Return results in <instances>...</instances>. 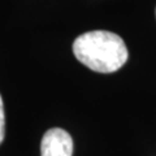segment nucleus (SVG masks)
I'll return each instance as SVG.
<instances>
[{
    "instance_id": "f257e3e1",
    "label": "nucleus",
    "mask_w": 156,
    "mask_h": 156,
    "mask_svg": "<svg viewBox=\"0 0 156 156\" xmlns=\"http://www.w3.org/2000/svg\"><path fill=\"white\" fill-rule=\"evenodd\" d=\"M77 60L99 73H113L128 60V48L122 38L115 33L95 30L78 37L73 43Z\"/></svg>"
},
{
    "instance_id": "f03ea898",
    "label": "nucleus",
    "mask_w": 156,
    "mask_h": 156,
    "mask_svg": "<svg viewBox=\"0 0 156 156\" xmlns=\"http://www.w3.org/2000/svg\"><path fill=\"white\" fill-rule=\"evenodd\" d=\"M73 140L64 129L47 130L42 138L41 156H72Z\"/></svg>"
},
{
    "instance_id": "7ed1b4c3",
    "label": "nucleus",
    "mask_w": 156,
    "mask_h": 156,
    "mask_svg": "<svg viewBox=\"0 0 156 156\" xmlns=\"http://www.w3.org/2000/svg\"><path fill=\"white\" fill-rule=\"evenodd\" d=\"M4 135H5V115H4L3 99L2 95H0V144L4 140Z\"/></svg>"
}]
</instances>
